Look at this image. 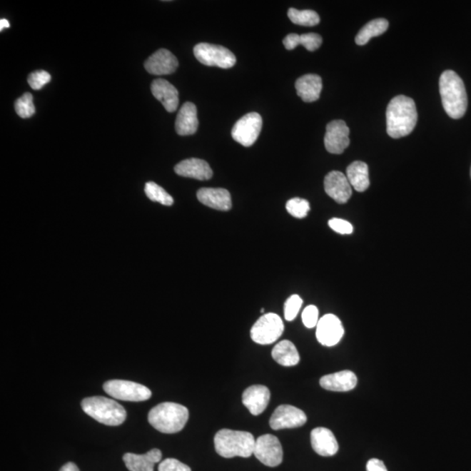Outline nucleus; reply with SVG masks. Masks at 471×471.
Listing matches in <instances>:
<instances>
[{
	"label": "nucleus",
	"instance_id": "obj_1",
	"mask_svg": "<svg viewBox=\"0 0 471 471\" xmlns=\"http://www.w3.org/2000/svg\"><path fill=\"white\" fill-rule=\"evenodd\" d=\"M387 132L392 138L398 139L413 132L417 123V110L413 99L398 96L388 105Z\"/></svg>",
	"mask_w": 471,
	"mask_h": 471
},
{
	"label": "nucleus",
	"instance_id": "obj_2",
	"mask_svg": "<svg viewBox=\"0 0 471 471\" xmlns=\"http://www.w3.org/2000/svg\"><path fill=\"white\" fill-rule=\"evenodd\" d=\"M440 93L445 112L453 119H460L468 107V97L465 83L457 73L447 70L439 81Z\"/></svg>",
	"mask_w": 471,
	"mask_h": 471
},
{
	"label": "nucleus",
	"instance_id": "obj_3",
	"mask_svg": "<svg viewBox=\"0 0 471 471\" xmlns=\"http://www.w3.org/2000/svg\"><path fill=\"white\" fill-rule=\"evenodd\" d=\"M255 440L250 432L223 429L215 435V450L225 458L250 457L253 455Z\"/></svg>",
	"mask_w": 471,
	"mask_h": 471
},
{
	"label": "nucleus",
	"instance_id": "obj_4",
	"mask_svg": "<svg viewBox=\"0 0 471 471\" xmlns=\"http://www.w3.org/2000/svg\"><path fill=\"white\" fill-rule=\"evenodd\" d=\"M148 420L156 430L164 434H175L186 425L188 410L178 403H160L149 411Z\"/></svg>",
	"mask_w": 471,
	"mask_h": 471
},
{
	"label": "nucleus",
	"instance_id": "obj_5",
	"mask_svg": "<svg viewBox=\"0 0 471 471\" xmlns=\"http://www.w3.org/2000/svg\"><path fill=\"white\" fill-rule=\"evenodd\" d=\"M82 410L97 422L108 426H119L127 418V412L115 400L93 396L81 402Z\"/></svg>",
	"mask_w": 471,
	"mask_h": 471
},
{
	"label": "nucleus",
	"instance_id": "obj_6",
	"mask_svg": "<svg viewBox=\"0 0 471 471\" xmlns=\"http://www.w3.org/2000/svg\"><path fill=\"white\" fill-rule=\"evenodd\" d=\"M103 390L111 397L126 402H144L152 392L143 385L124 380H111L105 383Z\"/></svg>",
	"mask_w": 471,
	"mask_h": 471
},
{
	"label": "nucleus",
	"instance_id": "obj_7",
	"mask_svg": "<svg viewBox=\"0 0 471 471\" xmlns=\"http://www.w3.org/2000/svg\"><path fill=\"white\" fill-rule=\"evenodd\" d=\"M194 55L196 60L203 65L223 69L233 68L237 62L235 55L229 49L209 43H199L195 46Z\"/></svg>",
	"mask_w": 471,
	"mask_h": 471
},
{
	"label": "nucleus",
	"instance_id": "obj_8",
	"mask_svg": "<svg viewBox=\"0 0 471 471\" xmlns=\"http://www.w3.org/2000/svg\"><path fill=\"white\" fill-rule=\"evenodd\" d=\"M285 325L276 313H266L259 318L250 330V337L255 343L273 344L284 333Z\"/></svg>",
	"mask_w": 471,
	"mask_h": 471
},
{
	"label": "nucleus",
	"instance_id": "obj_9",
	"mask_svg": "<svg viewBox=\"0 0 471 471\" xmlns=\"http://www.w3.org/2000/svg\"><path fill=\"white\" fill-rule=\"evenodd\" d=\"M263 126L262 117L258 113H249L239 119L231 131L233 138L245 147L256 143Z\"/></svg>",
	"mask_w": 471,
	"mask_h": 471
},
{
	"label": "nucleus",
	"instance_id": "obj_10",
	"mask_svg": "<svg viewBox=\"0 0 471 471\" xmlns=\"http://www.w3.org/2000/svg\"><path fill=\"white\" fill-rule=\"evenodd\" d=\"M253 455L263 465L268 467L280 465L283 461V449L280 440L273 435H261L256 440Z\"/></svg>",
	"mask_w": 471,
	"mask_h": 471
},
{
	"label": "nucleus",
	"instance_id": "obj_11",
	"mask_svg": "<svg viewBox=\"0 0 471 471\" xmlns=\"http://www.w3.org/2000/svg\"><path fill=\"white\" fill-rule=\"evenodd\" d=\"M308 417L303 411L292 405H280L275 410L270 419V426L274 430L295 429L303 426Z\"/></svg>",
	"mask_w": 471,
	"mask_h": 471
},
{
	"label": "nucleus",
	"instance_id": "obj_12",
	"mask_svg": "<svg viewBox=\"0 0 471 471\" xmlns=\"http://www.w3.org/2000/svg\"><path fill=\"white\" fill-rule=\"evenodd\" d=\"M316 337L325 347H333L340 343L344 335V328L340 320L333 314H325L318 322Z\"/></svg>",
	"mask_w": 471,
	"mask_h": 471
},
{
	"label": "nucleus",
	"instance_id": "obj_13",
	"mask_svg": "<svg viewBox=\"0 0 471 471\" xmlns=\"http://www.w3.org/2000/svg\"><path fill=\"white\" fill-rule=\"evenodd\" d=\"M349 133L350 131L344 121L336 120L329 123L324 138L327 151L331 154H343L350 143Z\"/></svg>",
	"mask_w": 471,
	"mask_h": 471
},
{
	"label": "nucleus",
	"instance_id": "obj_14",
	"mask_svg": "<svg viewBox=\"0 0 471 471\" xmlns=\"http://www.w3.org/2000/svg\"><path fill=\"white\" fill-rule=\"evenodd\" d=\"M325 193L338 203H345L352 196V186L343 172L331 171L324 180Z\"/></svg>",
	"mask_w": 471,
	"mask_h": 471
},
{
	"label": "nucleus",
	"instance_id": "obj_15",
	"mask_svg": "<svg viewBox=\"0 0 471 471\" xmlns=\"http://www.w3.org/2000/svg\"><path fill=\"white\" fill-rule=\"evenodd\" d=\"M144 66L149 74L154 76H167L176 72L178 68V61L170 51L160 49L148 59Z\"/></svg>",
	"mask_w": 471,
	"mask_h": 471
},
{
	"label": "nucleus",
	"instance_id": "obj_16",
	"mask_svg": "<svg viewBox=\"0 0 471 471\" xmlns=\"http://www.w3.org/2000/svg\"><path fill=\"white\" fill-rule=\"evenodd\" d=\"M270 399L269 388L263 385H253L246 388L242 396V402L251 415H259L266 410Z\"/></svg>",
	"mask_w": 471,
	"mask_h": 471
},
{
	"label": "nucleus",
	"instance_id": "obj_17",
	"mask_svg": "<svg viewBox=\"0 0 471 471\" xmlns=\"http://www.w3.org/2000/svg\"><path fill=\"white\" fill-rule=\"evenodd\" d=\"M198 201L211 209L227 211L231 209L230 192L225 188H203L198 191Z\"/></svg>",
	"mask_w": 471,
	"mask_h": 471
},
{
	"label": "nucleus",
	"instance_id": "obj_18",
	"mask_svg": "<svg viewBox=\"0 0 471 471\" xmlns=\"http://www.w3.org/2000/svg\"><path fill=\"white\" fill-rule=\"evenodd\" d=\"M151 92L168 112L173 113L178 109L179 104L178 89L168 81L163 80V78H156L152 82Z\"/></svg>",
	"mask_w": 471,
	"mask_h": 471
},
{
	"label": "nucleus",
	"instance_id": "obj_19",
	"mask_svg": "<svg viewBox=\"0 0 471 471\" xmlns=\"http://www.w3.org/2000/svg\"><path fill=\"white\" fill-rule=\"evenodd\" d=\"M311 445L318 455L332 457L339 450V445L333 432L327 427H316L311 432Z\"/></svg>",
	"mask_w": 471,
	"mask_h": 471
},
{
	"label": "nucleus",
	"instance_id": "obj_20",
	"mask_svg": "<svg viewBox=\"0 0 471 471\" xmlns=\"http://www.w3.org/2000/svg\"><path fill=\"white\" fill-rule=\"evenodd\" d=\"M176 174L183 178H193L200 181L209 180L213 176L209 163L198 158H190L182 161L175 166Z\"/></svg>",
	"mask_w": 471,
	"mask_h": 471
},
{
	"label": "nucleus",
	"instance_id": "obj_21",
	"mask_svg": "<svg viewBox=\"0 0 471 471\" xmlns=\"http://www.w3.org/2000/svg\"><path fill=\"white\" fill-rule=\"evenodd\" d=\"M358 379L355 373L343 370L322 377L320 384L325 390L348 392L356 387Z\"/></svg>",
	"mask_w": 471,
	"mask_h": 471
},
{
	"label": "nucleus",
	"instance_id": "obj_22",
	"mask_svg": "<svg viewBox=\"0 0 471 471\" xmlns=\"http://www.w3.org/2000/svg\"><path fill=\"white\" fill-rule=\"evenodd\" d=\"M198 109L192 102H186L180 108L176 120V131L179 136H191L198 128Z\"/></svg>",
	"mask_w": 471,
	"mask_h": 471
},
{
	"label": "nucleus",
	"instance_id": "obj_23",
	"mask_svg": "<svg viewBox=\"0 0 471 471\" xmlns=\"http://www.w3.org/2000/svg\"><path fill=\"white\" fill-rule=\"evenodd\" d=\"M162 459V452L158 449H153L143 455L127 453L123 455V461L129 471H154L156 463Z\"/></svg>",
	"mask_w": 471,
	"mask_h": 471
},
{
	"label": "nucleus",
	"instance_id": "obj_24",
	"mask_svg": "<svg viewBox=\"0 0 471 471\" xmlns=\"http://www.w3.org/2000/svg\"><path fill=\"white\" fill-rule=\"evenodd\" d=\"M295 88L298 96L305 102H313L320 99L322 90V78L317 74H305L298 78Z\"/></svg>",
	"mask_w": 471,
	"mask_h": 471
},
{
	"label": "nucleus",
	"instance_id": "obj_25",
	"mask_svg": "<svg viewBox=\"0 0 471 471\" xmlns=\"http://www.w3.org/2000/svg\"><path fill=\"white\" fill-rule=\"evenodd\" d=\"M272 355L276 363L284 367L296 366L300 360L295 345L288 340H282L275 345Z\"/></svg>",
	"mask_w": 471,
	"mask_h": 471
},
{
	"label": "nucleus",
	"instance_id": "obj_26",
	"mask_svg": "<svg viewBox=\"0 0 471 471\" xmlns=\"http://www.w3.org/2000/svg\"><path fill=\"white\" fill-rule=\"evenodd\" d=\"M347 178L351 186L356 191L363 192L368 190L370 181L367 163L356 161L347 168Z\"/></svg>",
	"mask_w": 471,
	"mask_h": 471
},
{
	"label": "nucleus",
	"instance_id": "obj_27",
	"mask_svg": "<svg viewBox=\"0 0 471 471\" xmlns=\"http://www.w3.org/2000/svg\"><path fill=\"white\" fill-rule=\"evenodd\" d=\"M283 44L288 50L295 49L298 46H303L306 50L313 52L319 49L322 44V37L317 34H305L298 35L290 34L284 39Z\"/></svg>",
	"mask_w": 471,
	"mask_h": 471
},
{
	"label": "nucleus",
	"instance_id": "obj_28",
	"mask_svg": "<svg viewBox=\"0 0 471 471\" xmlns=\"http://www.w3.org/2000/svg\"><path fill=\"white\" fill-rule=\"evenodd\" d=\"M388 21L385 19H376L367 24L356 35L357 45L363 46L370 41L373 37L380 36L388 29Z\"/></svg>",
	"mask_w": 471,
	"mask_h": 471
},
{
	"label": "nucleus",
	"instance_id": "obj_29",
	"mask_svg": "<svg viewBox=\"0 0 471 471\" xmlns=\"http://www.w3.org/2000/svg\"><path fill=\"white\" fill-rule=\"evenodd\" d=\"M288 18L295 25L314 26L320 22L319 14L312 10L300 11L295 8H290Z\"/></svg>",
	"mask_w": 471,
	"mask_h": 471
},
{
	"label": "nucleus",
	"instance_id": "obj_30",
	"mask_svg": "<svg viewBox=\"0 0 471 471\" xmlns=\"http://www.w3.org/2000/svg\"><path fill=\"white\" fill-rule=\"evenodd\" d=\"M144 190L148 198L153 202H157L166 206H171L174 203L172 196L156 183H147L145 184Z\"/></svg>",
	"mask_w": 471,
	"mask_h": 471
},
{
	"label": "nucleus",
	"instance_id": "obj_31",
	"mask_svg": "<svg viewBox=\"0 0 471 471\" xmlns=\"http://www.w3.org/2000/svg\"><path fill=\"white\" fill-rule=\"evenodd\" d=\"M34 97L30 93H24L15 102V111L19 117L26 119L34 115L35 107L34 105Z\"/></svg>",
	"mask_w": 471,
	"mask_h": 471
},
{
	"label": "nucleus",
	"instance_id": "obj_32",
	"mask_svg": "<svg viewBox=\"0 0 471 471\" xmlns=\"http://www.w3.org/2000/svg\"><path fill=\"white\" fill-rule=\"evenodd\" d=\"M286 211L296 218H304L310 211V204L305 199L292 198L286 203Z\"/></svg>",
	"mask_w": 471,
	"mask_h": 471
},
{
	"label": "nucleus",
	"instance_id": "obj_33",
	"mask_svg": "<svg viewBox=\"0 0 471 471\" xmlns=\"http://www.w3.org/2000/svg\"><path fill=\"white\" fill-rule=\"evenodd\" d=\"M303 300L298 295H293L288 298L285 304V318L288 321H292L298 315L301 308Z\"/></svg>",
	"mask_w": 471,
	"mask_h": 471
},
{
	"label": "nucleus",
	"instance_id": "obj_34",
	"mask_svg": "<svg viewBox=\"0 0 471 471\" xmlns=\"http://www.w3.org/2000/svg\"><path fill=\"white\" fill-rule=\"evenodd\" d=\"M50 74L46 72L44 70L35 71V72L30 74L27 81L31 88L34 90H39L43 88L46 84L49 83L51 81Z\"/></svg>",
	"mask_w": 471,
	"mask_h": 471
},
{
	"label": "nucleus",
	"instance_id": "obj_35",
	"mask_svg": "<svg viewBox=\"0 0 471 471\" xmlns=\"http://www.w3.org/2000/svg\"><path fill=\"white\" fill-rule=\"evenodd\" d=\"M319 320V310L316 306L313 305L306 306L302 313V321L305 327L308 328H315Z\"/></svg>",
	"mask_w": 471,
	"mask_h": 471
},
{
	"label": "nucleus",
	"instance_id": "obj_36",
	"mask_svg": "<svg viewBox=\"0 0 471 471\" xmlns=\"http://www.w3.org/2000/svg\"><path fill=\"white\" fill-rule=\"evenodd\" d=\"M158 471H191V470L190 467L175 458H167L160 463Z\"/></svg>",
	"mask_w": 471,
	"mask_h": 471
},
{
	"label": "nucleus",
	"instance_id": "obj_37",
	"mask_svg": "<svg viewBox=\"0 0 471 471\" xmlns=\"http://www.w3.org/2000/svg\"><path fill=\"white\" fill-rule=\"evenodd\" d=\"M328 226L335 233L349 235L353 233V227L350 223L340 218H332L329 220Z\"/></svg>",
	"mask_w": 471,
	"mask_h": 471
},
{
	"label": "nucleus",
	"instance_id": "obj_38",
	"mask_svg": "<svg viewBox=\"0 0 471 471\" xmlns=\"http://www.w3.org/2000/svg\"><path fill=\"white\" fill-rule=\"evenodd\" d=\"M367 471H388V470L383 461L373 458L367 463Z\"/></svg>",
	"mask_w": 471,
	"mask_h": 471
},
{
	"label": "nucleus",
	"instance_id": "obj_39",
	"mask_svg": "<svg viewBox=\"0 0 471 471\" xmlns=\"http://www.w3.org/2000/svg\"><path fill=\"white\" fill-rule=\"evenodd\" d=\"M60 471H80V470H78L76 463L69 462H66L65 465H63Z\"/></svg>",
	"mask_w": 471,
	"mask_h": 471
},
{
	"label": "nucleus",
	"instance_id": "obj_40",
	"mask_svg": "<svg viewBox=\"0 0 471 471\" xmlns=\"http://www.w3.org/2000/svg\"><path fill=\"white\" fill-rule=\"evenodd\" d=\"M8 27H10L9 22H8L7 19H2L1 21H0V31L8 29Z\"/></svg>",
	"mask_w": 471,
	"mask_h": 471
},
{
	"label": "nucleus",
	"instance_id": "obj_41",
	"mask_svg": "<svg viewBox=\"0 0 471 471\" xmlns=\"http://www.w3.org/2000/svg\"><path fill=\"white\" fill-rule=\"evenodd\" d=\"M260 312H261L262 313H264V312H265V309H264V308H262V309L260 310Z\"/></svg>",
	"mask_w": 471,
	"mask_h": 471
},
{
	"label": "nucleus",
	"instance_id": "obj_42",
	"mask_svg": "<svg viewBox=\"0 0 471 471\" xmlns=\"http://www.w3.org/2000/svg\"><path fill=\"white\" fill-rule=\"evenodd\" d=\"M470 176H471V168H470Z\"/></svg>",
	"mask_w": 471,
	"mask_h": 471
}]
</instances>
